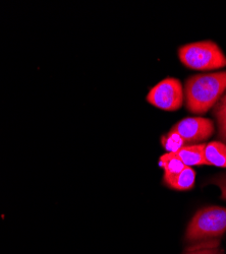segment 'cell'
I'll return each mask as SVG.
<instances>
[{
  "label": "cell",
  "instance_id": "cell-1",
  "mask_svg": "<svg viewBox=\"0 0 226 254\" xmlns=\"http://www.w3.org/2000/svg\"><path fill=\"white\" fill-rule=\"evenodd\" d=\"M226 91V71L190 76L184 84L187 109L194 114H205L223 97Z\"/></svg>",
  "mask_w": 226,
  "mask_h": 254
},
{
  "label": "cell",
  "instance_id": "cell-2",
  "mask_svg": "<svg viewBox=\"0 0 226 254\" xmlns=\"http://www.w3.org/2000/svg\"><path fill=\"white\" fill-rule=\"evenodd\" d=\"M226 232V207L209 205L200 208L190 221L184 240L200 243L220 239Z\"/></svg>",
  "mask_w": 226,
  "mask_h": 254
},
{
  "label": "cell",
  "instance_id": "cell-3",
  "mask_svg": "<svg viewBox=\"0 0 226 254\" xmlns=\"http://www.w3.org/2000/svg\"><path fill=\"white\" fill-rule=\"evenodd\" d=\"M177 54L182 64L194 70H213L226 66L225 54L210 40L182 45Z\"/></svg>",
  "mask_w": 226,
  "mask_h": 254
},
{
  "label": "cell",
  "instance_id": "cell-4",
  "mask_svg": "<svg viewBox=\"0 0 226 254\" xmlns=\"http://www.w3.org/2000/svg\"><path fill=\"white\" fill-rule=\"evenodd\" d=\"M182 84L175 77H166L150 89L146 101L154 107L164 111H176L183 103Z\"/></svg>",
  "mask_w": 226,
  "mask_h": 254
},
{
  "label": "cell",
  "instance_id": "cell-5",
  "mask_svg": "<svg viewBox=\"0 0 226 254\" xmlns=\"http://www.w3.org/2000/svg\"><path fill=\"white\" fill-rule=\"evenodd\" d=\"M170 130L176 132L186 145L198 144L212 136L214 122L209 118L189 117L175 123Z\"/></svg>",
  "mask_w": 226,
  "mask_h": 254
},
{
  "label": "cell",
  "instance_id": "cell-6",
  "mask_svg": "<svg viewBox=\"0 0 226 254\" xmlns=\"http://www.w3.org/2000/svg\"><path fill=\"white\" fill-rule=\"evenodd\" d=\"M196 183V172L193 170L192 167L186 166L181 172L173 176L164 177L163 184L166 185L168 188L178 191H188L195 187Z\"/></svg>",
  "mask_w": 226,
  "mask_h": 254
},
{
  "label": "cell",
  "instance_id": "cell-7",
  "mask_svg": "<svg viewBox=\"0 0 226 254\" xmlns=\"http://www.w3.org/2000/svg\"><path fill=\"white\" fill-rule=\"evenodd\" d=\"M205 143L184 145L175 154L180 161L188 167L192 166H208L205 160Z\"/></svg>",
  "mask_w": 226,
  "mask_h": 254
},
{
  "label": "cell",
  "instance_id": "cell-8",
  "mask_svg": "<svg viewBox=\"0 0 226 254\" xmlns=\"http://www.w3.org/2000/svg\"><path fill=\"white\" fill-rule=\"evenodd\" d=\"M205 160L208 166L226 168V144L222 141H210L205 146Z\"/></svg>",
  "mask_w": 226,
  "mask_h": 254
},
{
  "label": "cell",
  "instance_id": "cell-9",
  "mask_svg": "<svg viewBox=\"0 0 226 254\" xmlns=\"http://www.w3.org/2000/svg\"><path fill=\"white\" fill-rule=\"evenodd\" d=\"M159 166L164 170V177L173 176L181 172L186 165L176 156L175 153H166L159 158Z\"/></svg>",
  "mask_w": 226,
  "mask_h": 254
},
{
  "label": "cell",
  "instance_id": "cell-10",
  "mask_svg": "<svg viewBox=\"0 0 226 254\" xmlns=\"http://www.w3.org/2000/svg\"><path fill=\"white\" fill-rule=\"evenodd\" d=\"M213 114L218 125V136L226 144V94L215 105Z\"/></svg>",
  "mask_w": 226,
  "mask_h": 254
},
{
  "label": "cell",
  "instance_id": "cell-11",
  "mask_svg": "<svg viewBox=\"0 0 226 254\" xmlns=\"http://www.w3.org/2000/svg\"><path fill=\"white\" fill-rule=\"evenodd\" d=\"M220 240H210L197 243L195 246H191L186 249L182 254H224L223 250L219 248Z\"/></svg>",
  "mask_w": 226,
  "mask_h": 254
},
{
  "label": "cell",
  "instance_id": "cell-12",
  "mask_svg": "<svg viewBox=\"0 0 226 254\" xmlns=\"http://www.w3.org/2000/svg\"><path fill=\"white\" fill-rule=\"evenodd\" d=\"M160 143L167 153H176L181 147L186 145V142L174 131L169 130L167 133L161 136Z\"/></svg>",
  "mask_w": 226,
  "mask_h": 254
},
{
  "label": "cell",
  "instance_id": "cell-13",
  "mask_svg": "<svg viewBox=\"0 0 226 254\" xmlns=\"http://www.w3.org/2000/svg\"><path fill=\"white\" fill-rule=\"evenodd\" d=\"M209 184H214L221 190V198L226 200V172L217 174L208 180Z\"/></svg>",
  "mask_w": 226,
  "mask_h": 254
}]
</instances>
